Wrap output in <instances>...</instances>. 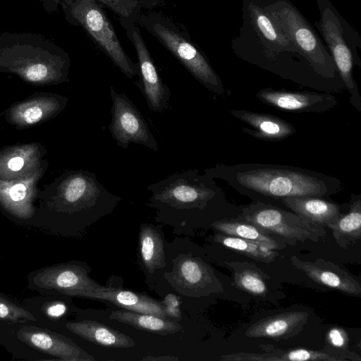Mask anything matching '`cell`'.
Masks as SVG:
<instances>
[{
  "label": "cell",
  "mask_w": 361,
  "mask_h": 361,
  "mask_svg": "<svg viewBox=\"0 0 361 361\" xmlns=\"http://www.w3.org/2000/svg\"><path fill=\"white\" fill-rule=\"evenodd\" d=\"M205 173L226 180L246 195L281 201L294 197H323L340 186L339 180L334 177L290 166L218 165L206 169Z\"/></svg>",
  "instance_id": "6da1fadb"
},
{
  "label": "cell",
  "mask_w": 361,
  "mask_h": 361,
  "mask_svg": "<svg viewBox=\"0 0 361 361\" xmlns=\"http://www.w3.org/2000/svg\"><path fill=\"white\" fill-rule=\"evenodd\" d=\"M147 189L152 192L147 205L155 210V221L185 236L198 226L220 193L213 178L196 169L174 173Z\"/></svg>",
  "instance_id": "7a4b0ae2"
},
{
  "label": "cell",
  "mask_w": 361,
  "mask_h": 361,
  "mask_svg": "<svg viewBox=\"0 0 361 361\" xmlns=\"http://www.w3.org/2000/svg\"><path fill=\"white\" fill-rule=\"evenodd\" d=\"M68 63L67 54L40 34L0 33V65L19 66L26 78L37 69L63 72Z\"/></svg>",
  "instance_id": "3957f363"
},
{
  "label": "cell",
  "mask_w": 361,
  "mask_h": 361,
  "mask_svg": "<svg viewBox=\"0 0 361 361\" xmlns=\"http://www.w3.org/2000/svg\"><path fill=\"white\" fill-rule=\"evenodd\" d=\"M140 23L176 57L192 75L209 91L221 95V80L207 59L171 22L157 15L140 16Z\"/></svg>",
  "instance_id": "277c9868"
},
{
  "label": "cell",
  "mask_w": 361,
  "mask_h": 361,
  "mask_svg": "<svg viewBox=\"0 0 361 361\" xmlns=\"http://www.w3.org/2000/svg\"><path fill=\"white\" fill-rule=\"evenodd\" d=\"M61 6L68 21L82 25L128 78L139 75L138 65L125 53L113 27L96 0H71Z\"/></svg>",
  "instance_id": "5b68a950"
},
{
  "label": "cell",
  "mask_w": 361,
  "mask_h": 361,
  "mask_svg": "<svg viewBox=\"0 0 361 361\" xmlns=\"http://www.w3.org/2000/svg\"><path fill=\"white\" fill-rule=\"evenodd\" d=\"M272 21L288 37L311 66L319 73L334 66L317 33L300 13L286 0H272L263 6Z\"/></svg>",
  "instance_id": "8992f818"
},
{
  "label": "cell",
  "mask_w": 361,
  "mask_h": 361,
  "mask_svg": "<svg viewBox=\"0 0 361 361\" xmlns=\"http://www.w3.org/2000/svg\"><path fill=\"white\" fill-rule=\"evenodd\" d=\"M267 233L304 242H317L326 235L324 226L294 213L263 202L244 207L238 217Z\"/></svg>",
  "instance_id": "52a82bcc"
},
{
  "label": "cell",
  "mask_w": 361,
  "mask_h": 361,
  "mask_svg": "<svg viewBox=\"0 0 361 361\" xmlns=\"http://www.w3.org/2000/svg\"><path fill=\"white\" fill-rule=\"evenodd\" d=\"M320 11V20L317 26L322 35L331 52L334 64L336 66L339 74L344 82L345 87L350 94V102L361 110V99L357 90V86L353 75V66L354 54L350 47V39H347L345 33L343 20L337 11L328 0H317Z\"/></svg>",
  "instance_id": "ba28073f"
},
{
  "label": "cell",
  "mask_w": 361,
  "mask_h": 361,
  "mask_svg": "<svg viewBox=\"0 0 361 361\" xmlns=\"http://www.w3.org/2000/svg\"><path fill=\"white\" fill-rule=\"evenodd\" d=\"M92 267L82 261L49 266L30 273L29 288L47 295L77 297L79 292L102 285L90 276Z\"/></svg>",
  "instance_id": "9c48e42d"
},
{
  "label": "cell",
  "mask_w": 361,
  "mask_h": 361,
  "mask_svg": "<svg viewBox=\"0 0 361 361\" xmlns=\"http://www.w3.org/2000/svg\"><path fill=\"white\" fill-rule=\"evenodd\" d=\"M112 100L110 133L118 146L127 149L130 143L159 149L155 137L145 119L124 92L118 93L110 85Z\"/></svg>",
  "instance_id": "30bf717a"
},
{
  "label": "cell",
  "mask_w": 361,
  "mask_h": 361,
  "mask_svg": "<svg viewBox=\"0 0 361 361\" xmlns=\"http://www.w3.org/2000/svg\"><path fill=\"white\" fill-rule=\"evenodd\" d=\"M132 41L138 59L140 80L135 82L146 99L148 107L154 112H161L169 108L171 92L158 74L149 52L140 35L139 27L132 19L121 20Z\"/></svg>",
  "instance_id": "8fae6325"
},
{
  "label": "cell",
  "mask_w": 361,
  "mask_h": 361,
  "mask_svg": "<svg viewBox=\"0 0 361 361\" xmlns=\"http://www.w3.org/2000/svg\"><path fill=\"white\" fill-rule=\"evenodd\" d=\"M163 278L179 294L188 297L204 295L216 278L211 268L201 259L182 253L173 259L166 258Z\"/></svg>",
  "instance_id": "7c38bea8"
},
{
  "label": "cell",
  "mask_w": 361,
  "mask_h": 361,
  "mask_svg": "<svg viewBox=\"0 0 361 361\" xmlns=\"http://www.w3.org/2000/svg\"><path fill=\"white\" fill-rule=\"evenodd\" d=\"M162 226L143 223L139 228L137 263L150 290L157 287L166 268L167 243Z\"/></svg>",
  "instance_id": "4fadbf2b"
},
{
  "label": "cell",
  "mask_w": 361,
  "mask_h": 361,
  "mask_svg": "<svg viewBox=\"0 0 361 361\" xmlns=\"http://www.w3.org/2000/svg\"><path fill=\"white\" fill-rule=\"evenodd\" d=\"M18 340L27 345L63 361H95L96 359L71 339L61 334L33 326L17 331Z\"/></svg>",
  "instance_id": "5bb4252c"
},
{
  "label": "cell",
  "mask_w": 361,
  "mask_h": 361,
  "mask_svg": "<svg viewBox=\"0 0 361 361\" xmlns=\"http://www.w3.org/2000/svg\"><path fill=\"white\" fill-rule=\"evenodd\" d=\"M264 104L280 111L290 112H322L333 108L336 98L326 93L308 91L275 90L266 88L256 94Z\"/></svg>",
  "instance_id": "9a60e30c"
},
{
  "label": "cell",
  "mask_w": 361,
  "mask_h": 361,
  "mask_svg": "<svg viewBox=\"0 0 361 361\" xmlns=\"http://www.w3.org/2000/svg\"><path fill=\"white\" fill-rule=\"evenodd\" d=\"M78 298L105 301L128 311L157 315L167 319L161 300L147 294L123 290L109 283L90 290H82Z\"/></svg>",
  "instance_id": "2e32d148"
},
{
  "label": "cell",
  "mask_w": 361,
  "mask_h": 361,
  "mask_svg": "<svg viewBox=\"0 0 361 361\" xmlns=\"http://www.w3.org/2000/svg\"><path fill=\"white\" fill-rule=\"evenodd\" d=\"M292 264L315 283L342 293L360 296L361 286L348 273L338 266L318 259L314 262L303 261L295 256L290 257Z\"/></svg>",
  "instance_id": "e0dca14e"
},
{
  "label": "cell",
  "mask_w": 361,
  "mask_h": 361,
  "mask_svg": "<svg viewBox=\"0 0 361 361\" xmlns=\"http://www.w3.org/2000/svg\"><path fill=\"white\" fill-rule=\"evenodd\" d=\"M224 361H345L360 360V357L352 352L338 351L330 348L313 350L306 348H294L287 350H275L265 353H238L221 357Z\"/></svg>",
  "instance_id": "ac0fdd59"
},
{
  "label": "cell",
  "mask_w": 361,
  "mask_h": 361,
  "mask_svg": "<svg viewBox=\"0 0 361 361\" xmlns=\"http://www.w3.org/2000/svg\"><path fill=\"white\" fill-rule=\"evenodd\" d=\"M231 113L252 128H243V132L257 139L281 141L295 133L291 123L274 115L246 110H231Z\"/></svg>",
  "instance_id": "d6986e66"
},
{
  "label": "cell",
  "mask_w": 361,
  "mask_h": 361,
  "mask_svg": "<svg viewBox=\"0 0 361 361\" xmlns=\"http://www.w3.org/2000/svg\"><path fill=\"white\" fill-rule=\"evenodd\" d=\"M65 326L74 334L98 345L114 348H130L135 345V341L129 336L97 321L69 322Z\"/></svg>",
  "instance_id": "ffe728a7"
},
{
  "label": "cell",
  "mask_w": 361,
  "mask_h": 361,
  "mask_svg": "<svg viewBox=\"0 0 361 361\" xmlns=\"http://www.w3.org/2000/svg\"><path fill=\"white\" fill-rule=\"evenodd\" d=\"M307 317V312L300 311L279 313L253 324L246 330L245 336L249 338H283L302 327Z\"/></svg>",
  "instance_id": "44dd1931"
},
{
  "label": "cell",
  "mask_w": 361,
  "mask_h": 361,
  "mask_svg": "<svg viewBox=\"0 0 361 361\" xmlns=\"http://www.w3.org/2000/svg\"><path fill=\"white\" fill-rule=\"evenodd\" d=\"M281 202L293 212L322 226L328 227L341 214L337 204L322 197H287Z\"/></svg>",
  "instance_id": "7402d4cb"
},
{
  "label": "cell",
  "mask_w": 361,
  "mask_h": 361,
  "mask_svg": "<svg viewBox=\"0 0 361 361\" xmlns=\"http://www.w3.org/2000/svg\"><path fill=\"white\" fill-rule=\"evenodd\" d=\"M109 318L134 328L160 335L173 334L183 329V326L178 322L151 314L126 310L111 312Z\"/></svg>",
  "instance_id": "603a6c76"
},
{
  "label": "cell",
  "mask_w": 361,
  "mask_h": 361,
  "mask_svg": "<svg viewBox=\"0 0 361 361\" xmlns=\"http://www.w3.org/2000/svg\"><path fill=\"white\" fill-rule=\"evenodd\" d=\"M332 231L336 243L346 248L361 238V198L351 195L350 211L328 226Z\"/></svg>",
  "instance_id": "cb8c5ba5"
},
{
  "label": "cell",
  "mask_w": 361,
  "mask_h": 361,
  "mask_svg": "<svg viewBox=\"0 0 361 361\" xmlns=\"http://www.w3.org/2000/svg\"><path fill=\"white\" fill-rule=\"evenodd\" d=\"M211 227L226 235L259 243L271 250L281 247L269 233L238 218L215 220Z\"/></svg>",
  "instance_id": "d4e9b609"
},
{
  "label": "cell",
  "mask_w": 361,
  "mask_h": 361,
  "mask_svg": "<svg viewBox=\"0 0 361 361\" xmlns=\"http://www.w3.org/2000/svg\"><path fill=\"white\" fill-rule=\"evenodd\" d=\"M214 240L227 248L257 261L271 262L278 256V253L274 250H271L259 243L226 235L221 232L214 235Z\"/></svg>",
  "instance_id": "484cf974"
},
{
  "label": "cell",
  "mask_w": 361,
  "mask_h": 361,
  "mask_svg": "<svg viewBox=\"0 0 361 361\" xmlns=\"http://www.w3.org/2000/svg\"><path fill=\"white\" fill-rule=\"evenodd\" d=\"M233 270L234 281L236 286L252 295L264 297L268 289L265 281L259 271L248 267L246 263L226 262Z\"/></svg>",
  "instance_id": "4316f807"
},
{
  "label": "cell",
  "mask_w": 361,
  "mask_h": 361,
  "mask_svg": "<svg viewBox=\"0 0 361 361\" xmlns=\"http://www.w3.org/2000/svg\"><path fill=\"white\" fill-rule=\"evenodd\" d=\"M0 319L10 322H35L27 310L0 293Z\"/></svg>",
  "instance_id": "83f0119b"
},
{
  "label": "cell",
  "mask_w": 361,
  "mask_h": 361,
  "mask_svg": "<svg viewBox=\"0 0 361 361\" xmlns=\"http://www.w3.org/2000/svg\"><path fill=\"white\" fill-rule=\"evenodd\" d=\"M180 298L174 293L166 294L161 300L167 319L179 322L182 319L180 309Z\"/></svg>",
  "instance_id": "f1b7e54d"
},
{
  "label": "cell",
  "mask_w": 361,
  "mask_h": 361,
  "mask_svg": "<svg viewBox=\"0 0 361 361\" xmlns=\"http://www.w3.org/2000/svg\"><path fill=\"white\" fill-rule=\"evenodd\" d=\"M328 343L336 348L344 350L348 346V336L346 332L340 327H333L327 333Z\"/></svg>",
  "instance_id": "f546056e"
},
{
  "label": "cell",
  "mask_w": 361,
  "mask_h": 361,
  "mask_svg": "<svg viewBox=\"0 0 361 361\" xmlns=\"http://www.w3.org/2000/svg\"><path fill=\"white\" fill-rule=\"evenodd\" d=\"M47 316L52 319H58L64 316L68 312L67 305L60 300L49 302L44 307Z\"/></svg>",
  "instance_id": "4dcf8cb0"
},
{
  "label": "cell",
  "mask_w": 361,
  "mask_h": 361,
  "mask_svg": "<svg viewBox=\"0 0 361 361\" xmlns=\"http://www.w3.org/2000/svg\"><path fill=\"white\" fill-rule=\"evenodd\" d=\"M42 116V111L38 106L27 109L23 113V118L27 123L32 124L39 121Z\"/></svg>",
  "instance_id": "1f68e13d"
},
{
  "label": "cell",
  "mask_w": 361,
  "mask_h": 361,
  "mask_svg": "<svg viewBox=\"0 0 361 361\" xmlns=\"http://www.w3.org/2000/svg\"><path fill=\"white\" fill-rule=\"evenodd\" d=\"M26 194V187L22 183L14 185L9 190V196L13 202L22 201L25 197Z\"/></svg>",
  "instance_id": "d6a6232c"
},
{
  "label": "cell",
  "mask_w": 361,
  "mask_h": 361,
  "mask_svg": "<svg viewBox=\"0 0 361 361\" xmlns=\"http://www.w3.org/2000/svg\"><path fill=\"white\" fill-rule=\"evenodd\" d=\"M24 164V160L20 157H16L11 159L8 162V167L13 171L20 170Z\"/></svg>",
  "instance_id": "836d02e7"
},
{
  "label": "cell",
  "mask_w": 361,
  "mask_h": 361,
  "mask_svg": "<svg viewBox=\"0 0 361 361\" xmlns=\"http://www.w3.org/2000/svg\"><path fill=\"white\" fill-rule=\"evenodd\" d=\"M179 359L175 357H171L170 355H161L157 357L149 356L142 358V360L147 361H173L178 360Z\"/></svg>",
  "instance_id": "e575fe53"
},
{
  "label": "cell",
  "mask_w": 361,
  "mask_h": 361,
  "mask_svg": "<svg viewBox=\"0 0 361 361\" xmlns=\"http://www.w3.org/2000/svg\"><path fill=\"white\" fill-rule=\"evenodd\" d=\"M71 0H56V1L59 4H61V6L64 5V4H66L67 3H68Z\"/></svg>",
  "instance_id": "d590c367"
}]
</instances>
